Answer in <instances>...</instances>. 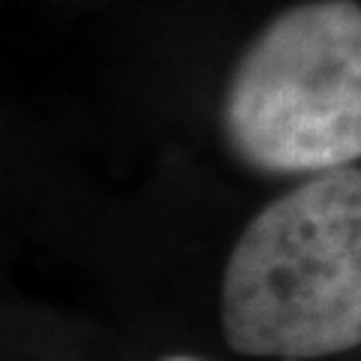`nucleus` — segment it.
Instances as JSON below:
<instances>
[{"label": "nucleus", "instance_id": "f03ea898", "mask_svg": "<svg viewBox=\"0 0 361 361\" xmlns=\"http://www.w3.org/2000/svg\"><path fill=\"white\" fill-rule=\"evenodd\" d=\"M220 135L259 175L310 178L361 166V4L298 0L235 58Z\"/></svg>", "mask_w": 361, "mask_h": 361}, {"label": "nucleus", "instance_id": "7ed1b4c3", "mask_svg": "<svg viewBox=\"0 0 361 361\" xmlns=\"http://www.w3.org/2000/svg\"><path fill=\"white\" fill-rule=\"evenodd\" d=\"M160 361H208V358H199V355H166Z\"/></svg>", "mask_w": 361, "mask_h": 361}, {"label": "nucleus", "instance_id": "f257e3e1", "mask_svg": "<svg viewBox=\"0 0 361 361\" xmlns=\"http://www.w3.org/2000/svg\"><path fill=\"white\" fill-rule=\"evenodd\" d=\"M220 325L247 358L361 346V166L298 178L244 223L223 268Z\"/></svg>", "mask_w": 361, "mask_h": 361}]
</instances>
